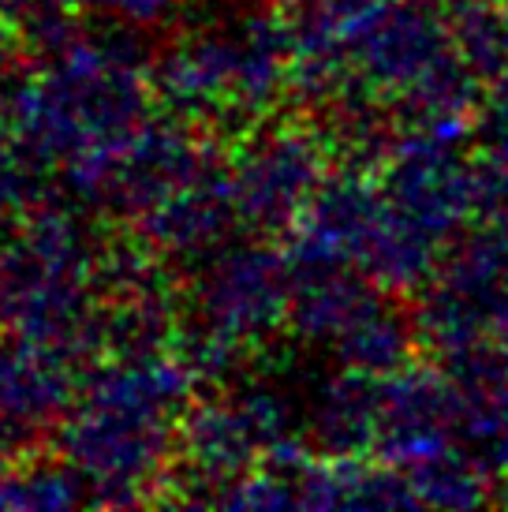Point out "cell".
I'll return each instance as SVG.
<instances>
[{
  "instance_id": "cell-2",
  "label": "cell",
  "mask_w": 508,
  "mask_h": 512,
  "mask_svg": "<svg viewBox=\"0 0 508 512\" xmlns=\"http://www.w3.org/2000/svg\"><path fill=\"white\" fill-rule=\"evenodd\" d=\"M348 45L370 86L393 98H404L456 53L449 8L438 0H378L348 15Z\"/></svg>"
},
{
  "instance_id": "cell-1",
  "label": "cell",
  "mask_w": 508,
  "mask_h": 512,
  "mask_svg": "<svg viewBox=\"0 0 508 512\" xmlns=\"http://www.w3.org/2000/svg\"><path fill=\"white\" fill-rule=\"evenodd\" d=\"M385 195L434 240L449 243L479 221L482 161L479 154L467 157L464 143L408 128L389 146Z\"/></svg>"
},
{
  "instance_id": "cell-3",
  "label": "cell",
  "mask_w": 508,
  "mask_h": 512,
  "mask_svg": "<svg viewBox=\"0 0 508 512\" xmlns=\"http://www.w3.org/2000/svg\"><path fill=\"white\" fill-rule=\"evenodd\" d=\"M452 378V374H449ZM456 441L486 475H508V374L452 378Z\"/></svg>"
},
{
  "instance_id": "cell-4",
  "label": "cell",
  "mask_w": 508,
  "mask_h": 512,
  "mask_svg": "<svg viewBox=\"0 0 508 512\" xmlns=\"http://www.w3.org/2000/svg\"><path fill=\"white\" fill-rule=\"evenodd\" d=\"M456 53L479 79H494L508 64V0H445Z\"/></svg>"
},
{
  "instance_id": "cell-6",
  "label": "cell",
  "mask_w": 508,
  "mask_h": 512,
  "mask_svg": "<svg viewBox=\"0 0 508 512\" xmlns=\"http://www.w3.org/2000/svg\"><path fill=\"white\" fill-rule=\"evenodd\" d=\"M486 101H497V105H505L508 109V64L490 79V98Z\"/></svg>"
},
{
  "instance_id": "cell-5",
  "label": "cell",
  "mask_w": 508,
  "mask_h": 512,
  "mask_svg": "<svg viewBox=\"0 0 508 512\" xmlns=\"http://www.w3.org/2000/svg\"><path fill=\"white\" fill-rule=\"evenodd\" d=\"M404 475L415 490V501L430 505V509H475V505L494 501V494H490L494 475H486L464 453V445H452L449 453L434 456V460H426Z\"/></svg>"
}]
</instances>
